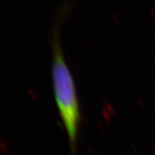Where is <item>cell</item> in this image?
<instances>
[{
    "label": "cell",
    "instance_id": "1",
    "mask_svg": "<svg viewBox=\"0 0 155 155\" xmlns=\"http://www.w3.org/2000/svg\"><path fill=\"white\" fill-rule=\"evenodd\" d=\"M68 9V6H63L58 11L52 29L51 38V74L56 104L69 139L71 150L74 155L81 121V112L75 84L66 61L60 38V27Z\"/></svg>",
    "mask_w": 155,
    "mask_h": 155
}]
</instances>
